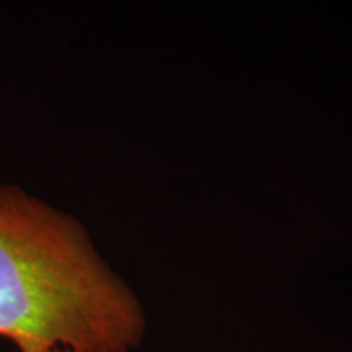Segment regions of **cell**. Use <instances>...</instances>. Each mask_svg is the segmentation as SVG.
<instances>
[{
    "mask_svg": "<svg viewBox=\"0 0 352 352\" xmlns=\"http://www.w3.org/2000/svg\"><path fill=\"white\" fill-rule=\"evenodd\" d=\"M144 333L138 297L85 227L0 183V338L20 352H131Z\"/></svg>",
    "mask_w": 352,
    "mask_h": 352,
    "instance_id": "6da1fadb",
    "label": "cell"
},
{
    "mask_svg": "<svg viewBox=\"0 0 352 352\" xmlns=\"http://www.w3.org/2000/svg\"><path fill=\"white\" fill-rule=\"evenodd\" d=\"M51 352H74V351H64V349H57V351H51Z\"/></svg>",
    "mask_w": 352,
    "mask_h": 352,
    "instance_id": "7a4b0ae2",
    "label": "cell"
}]
</instances>
